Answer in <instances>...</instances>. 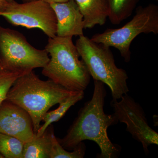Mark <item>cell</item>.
<instances>
[{
	"instance_id": "1",
	"label": "cell",
	"mask_w": 158,
	"mask_h": 158,
	"mask_svg": "<svg viewBox=\"0 0 158 158\" xmlns=\"http://www.w3.org/2000/svg\"><path fill=\"white\" fill-rule=\"evenodd\" d=\"M105 84L94 80L93 95L79 110L77 116L63 138H57L67 150H73L85 140L94 141L101 150L97 157L117 158L121 148L113 144L108 135V128L117 124L115 114L105 113V98L107 95Z\"/></svg>"
},
{
	"instance_id": "2",
	"label": "cell",
	"mask_w": 158,
	"mask_h": 158,
	"mask_svg": "<svg viewBox=\"0 0 158 158\" xmlns=\"http://www.w3.org/2000/svg\"><path fill=\"white\" fill-rule=\"evenodd\" d=\"M79 92L68 90L50 79L43 81L33 70L16 80L6 100L18 105L29 113L36 134L50 109Z\"/></svg>"
},
{
	"instance_id": "3",
	"label": "cell",
	"mask_w": 158,
	"mask_h": 158,
	"mask_svg": "<svg viewBox=\"0 0 158 158\" xmlns=\"http://www.w3.org/2000/svg\"><path fill=\"white\" fill-rule=\"evenodd\" d=\"M73 37L56 36L49 38L45 48L49 61L43 68L42 73L49 79L73 91H85L90 77L80 56Z\"/></svg>"
},
{
	"instance_id": "4",
	"label": "cell",
	"mask_w": 158,
	"mask_h": 158,
	"mask_svg": "<svg viewBox=\"0 0 158 158\" xmlns=\"http://www.w3.org/2000/svg\"><path fill=\"white\" fill-rule=\"evenodd\" d=\"M75 45L90 76L107 85L113 99H119L127 94V73L116 66L110 47L97 43L84 35L79 36Z\"/></svg>"
},
{
	"instance_id": "5",
	"label": "cell",
	"mask_w": 158,
	"mask_h": 158,
	"mask_svg": "<svg viewBox=\"0 0 158 158\" xmlns=\"http://www.w3.org/2000/svg\"><path fill=\"white\" fill-rule=\"evenodd\" d=\"M49 59L45 49L35 48L21 33L0 26V61L4 70L23 75L44 68Z\"/></svg>"
},
{
	"instance_id": "6",
	"label": "cell",
	"mask_w": 158,
	"mask_h": 158,
	"mask_svg": "<svg viewBox=\"0 0 158 158\" xmlns=\"http://www.w3.org/2000/svg\"><path fill=\"white\" fill-rule=\"evenodd\" d=\"M158 34V7L149 4L136 9L132 19L118 29H107L94 35L90 39L97 43L118 49L126 62L131 60L130 46L134 39L141 34Z\"/></svg>"
},
{
	"instance_id": "7",
	"label": "cell",
	"mask_w": 158,
	"mask_h": 158,
	"mask_svg": "<svg viewBox=\"0 0 158 158\" xmlns=\"http://www.w3.org/2000/svg\"><path fill=\"white\" fill-rule=\"evenodd\" d=\"M0 16L5 18L12 25L40 29L49 38L56 36L57 20L55 12L50 5L41 0L23 3L13 1L8 3Z\"/></svg>"
},
{
	"instance_id": "8",
	"label": "cell",
	"mask_w": 158,
	"mask_h": 158,
	"mask_svg": "<svg viewBox=\"0 0 158 158\" xmlns=\"http://www.w3.org/2000/svg\"><path fill=\"white\" fill-rule=\"evenodd\" d=\"M119 99L111 102L114 114L118 122L126 125L127 131L148 153L149 146L158 144V133L149 126L143 108L132 98L127 94Z\"/></svg>"
},
{
	"instance_id": "9",
	"label": "cell",
	"mask_w": 158,
	"mask_h": 158,
	"mask_svg": "<svg viewBox=\"0 0 158 158\" xmlns=\"http://www.w3.org/2000/svg\"><path fill=\"white\" fill-rule=\"evenodd\" d=\"M0 133L17 138L24 143L31 141L35 135L29 113L6 100L0 105Z\"/></svg>"
},
{
	"instance_id": "10",
	"label": "cell",
	"mask_w": 158,
	"mask_h": 158,
	"mask_svg": "<svg viewBox=\"0 0 158 158\" xmlns=\"http://www.w3.org/2000/svg\"><path fill=\"white\" fill-rule=\"evenodd\" d=\"M50 6L56 18V36L73 37L84 35V17L74 0Z\"/></svg>"
},
{
	"instance_id": "11",
	"label": "cell",
	"mask_w": 158,
	"mask_h": 158,
	"mask_svg": "<svg viewBox=\"0 0 158 158\" xmlns=\"http://www.w3.org/2000/svg\"><path fill=\"white\" fill-rule=\"evenodd\" d=\"M84 17L85 29L103 25L109 15L107 0H74Z\"/></svg>"
},
{
	"instance_id": "12",
	"label": "cell",
	"mask_w": 158,
	"mask_h": 158,
	"mask_svg": "<svg viewBox=\"0 0 158 158\" xmlns=\"http://www.w3.org/2000/svg\"><path fill=\"white\" fill-rule=\"evenodd\" d=\"M54 131L51 124L42 135L37 136L35 134L32 140L24 143L22 158H50Z\"/></svg>"
},
{
	"instance_id": "13",
	"label": "cell",
	"mask_w": 158,
	"mask_h": 158,
	"mask_svg": "<svg viewBox=\"0 0 158 158\" xmlns=\"http://www.w3.org/2000/svg\"><path fill=\"white\" fill-rule=\"evenodd\" d=\"M84 95V91H80L77 94L69 97L64 102L59 104V107L56 110L49 112L48 111L43 118L42 121L44 122V123L40 127L36 134V135L39 136L42 135L52 123L59 121L72 106L83 99Z\"/></svg>"
},
{
	"instance_id": "14",
	"label": "cell",
	"mask_w": 158,
	"mask_h": 158,
	"mask_svg": "<svg viewBox=\"0 0 158 158\" xmlns=\"http://www.w3.org/2000/svg\"><path fill=\"white\" fill-rule=\"evenodd\" d=\"M108 18L113 24H119L130 17L139 0H107Z\"/></svg>"
},
{
	"instance_id": "15",
	"label": "cell",
	"mask_w": 158,
	"mask_h": 158,
	"mask_svg": "<svg viewBox=\"0 0 158 158\" xmlns=\"http://www.w3.org/2000/svg\"><path fill=\"white\" fill-rule=\"evenodd\" d=\"M24 143L17 138L0 133V153L5 158H22Z\"/></svg>"
},
{
	"instance_id": "16",
	"label": "cell",
	"mask_w": 158,
	"mask_h": 158,
	"mask_svg": "<svg viewBox=\"0 0 158 158\" xmlns=\"http://www.w3.org/2000/svg\"><path fill=\"white\" fill-rule=\"evenodd\" d=\"M86 151V146L83 141L81 142L72 152L65 149L59 143L54 131L52 135V146L50 158H83Z\"/></svg>"
},
{
	"instance_id": "17",
	"label": "cell",
	"mask_w": 158,
	"mask_h": 158,
	"mask_svg": "<svg viewBox=\"0 0 158 158\" xmlns=\"http://www.w3.org/2000/svg\"><path fill=\"white\" fill-rule=\"evenodd\" d=\"M21 76L17 73L8 71L0 72V105L6 100L10 88Z\"/></svg>"
},
{
	"instance_id": "18",
	"label": "cell",
	"mask_w": 158,
	"mask_h": 158,
	"mask_svg": "<svg viewBox=\"0 0 158 158\" xmlns=\"http://www.w3.org/2000/svg\"><path fill=\"white\" fill-rule=\"evenodd\" d=\"M44 2L51 5L52 4H56V3H62L66 2L69 0H41Z\"/></svg>"
},
{
	"instance_id": "19",
	"label": "cell",
	"mask_w": 158,
	"mask_h": 158,
	"mask_svg": "<svg viewBox=\"0 0 158 158\" xmlns=\"http://www.w3.org/2000/svg\"><path fill=\"white\" fill-rule=\"evenodd\" d=\"M8 3L6 0H0V12H2L5 10Z\"/></svg>"
},
{
	"instance_id": "20",
	"label": "cell",
	"mask_w": 158,
	"mask_h": 158,
	"mask_svg": "<svg viewBox=\"0 0 158 158\" xmlns=\"http://www.w3.org/2000/svg\"><path fill=\"white\" fill-rule=\"evenodd\" d=\"M3 70H4V69H3L1 61H0V72L2 71Z\"/></svg>"
},
{
	"instance_id": "21",
	"label": "cell",
	"mask_w": 158,
	"mask_h": 158,
	"mask_svg": "<svg viewBox=\"0 0 158 158\" xmlns=\"http://www.w3.org/2000/svg\"><path fill=\"white\" fill-rule=\"evenodd\" d=\"M23 2H31V1H35V0H23Z\"/></svg>"
},
{
	"instance_id": "22",
	"label": "cell",
	"mask_w": 158,
	"mask_h": 158,
	"mask_svg": "<svg viewBox=\"0 0 158 158\" xmlns=\"http://www.w3.org/2000/svg\"><path fill=\"white\" fill-rule=\"evenodd\" d=\"M13 1H14V0H6V1H7L8 3L11 2H13Z\"/></svg>"
},
{
	"instance_id": "23",
	"label": "cell",
	"mask_w": 158,
	"mask_h": 158,
	"mask_svg": "<svg viewBox=\"0 0 158 158\" xmlns=\"http://www.w3.org/2000/svg\"><path fill=\"white\" fill-rule=\"evenodd\" d=\"M0 158H4V156L1 153H0Z\"/></svg>"
},
{
	"instance_id": "24",
	"label": "cell",
	"mask_w": 158,
	"mask_h": 158,
	"mask_svg": "<svg viewBox=\"0 0 158 158\" xmlns=\"http://www.w3.org/2000/svg\"><path fill=\"white\" fill-rule=\"evenodd\" d=\"M1 12H0V15H1Z\"/></svg>"
},
{
	"instance_id": "25",
	"label": "cell",
	"mask_w": 158,
	"mask_h": 158,
	"mask_svg": "<svg viewBox=\"0 0 158 158\" xmlns=\"http://www.w3.org/2000/svg\"><path fill=\"white\" fill-rule=\"evenodd\" d=\"M156 1H158V0H156Z\"/></svg>"
}]
</instances>
